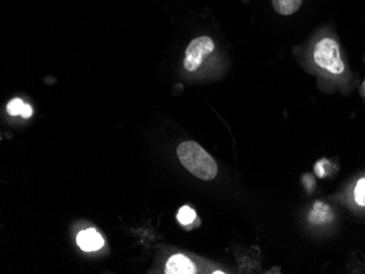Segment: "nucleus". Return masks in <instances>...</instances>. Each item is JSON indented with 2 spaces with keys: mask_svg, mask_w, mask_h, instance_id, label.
Here are the masks:
<instances>
[{
  "mask_svg": "<svg viewBox=\"0 0 365 274\" xmlns=\"http://www.w3.org/2000/svg\"><path fill=\"white\" fill-rule=\"evenodd\" d=\"M333 219L330 208L324 202H317L314 204L313 210L310 213V222L314 225L329 222Z\"/></svg>",
  "mask_w": 365,
  "mask_h": 274,
  "instance_id": "obj_6",
  "label": "nucleus"
},
{
  "mask_svg": "<svg viewBox=\"0 0 365 274\" xmlns=\"http://www.w3.org/2000/svg\"><path fill=\"white\" fill-rule=\"evenodd\" d=\"M313 58L316 65L334 75H340L346 68L340 55L339 45L331 37H324L315 45Z\"/></svg>",
  "mask_w": 365,
  "mask_h": 274,
  "instance_id": "obj_2",
  "label": "nucleus"
},
{
  "mask_svg": "<svg viewBox=\"0 0 365 274\" xmlns=\"http://www.w3.org/2000/svg\"><path fill=\"white\" fill-rule=\"evenodd\" d=\"M77 243L82 251H95L102 248L104 239L94 228H88L79 233Z\"/></svg>",
  "mask_w": 365,
  "mask_h": 274,
  "instance_id": "obj_4",
  "label": "nucleus"
},
{
  "mask_svg": "<svg viewBox=\"0 0 365 274\" xmlns=\"http://www.w3.org/2000/svg\"><path fill=\"white\" fill-rule=\"evenodd\" d=\"M214 274H223L225 273V272H221V271H216V272H214Z\"/></svg>",
  "mask_w": 365,
  "mask_h": 274,
  "instance_id": "obj_12",
  "label": "nucleus"
},
{
  "mask_svg": "<svg viewBox=\"0 0 365 274\" xmlns=\"http://www.w3.org/2000/svg\"><path fill=\"white\" fill-rule=\"evenodd\" d=\"M24 103L20 99H11L10 102L7 105V112L9 115L17 116L21 115L22 110H24Z\"/></svg>",
  "mask_w": 365,
  "mask_h": 274,
  "instance_id": "obj_10",
  "label": "nucleus"
},
{
  "mask_svg": "<svg viewBox=\"0 0 365 274\" xmlns=\"http://www.w3.org/2000/svg\"><path fill=\"white\" fill-rule=\"evenodd\" d=\"M214 50V41L209 37H200L193 39L185 52V59H184V67L186 70H197L204 61L205 58L208 57Z\"/></svg>",
  "mask_w": 365,
  "mask_h": 274,
  "instance_id": "obj_3",
  "label": "nucleus"
},
{
  "mask_svg": "<svg viewBox=\"0 0 365 274\" xmlns=\"http://www.w3.org/2000/svg\"><path fill=\"white\" fill-rule=\"evenodd\" d=\"M195 219L196 212L191 208L187 206L180 208L178 215V219L180 224L189 225L195 221Z\"/></svg>",
  "mask_w": 365,
  "mask_h": 274,
  "instance_id": "obj_8",
  "label": "nucleus"
},
{
  "mask_svg": "<svg viewBox=\"0 0 365 274\" xmlns=\"http://www.w3.org/2000/svg\"><path fill=\"white\" fill-rule=\"evenodd\" d=\"M32 108L30 106L29 104H24V110H22L21 116L24 118H29L31 117L32 115Z\"/></svg>",
  "mask_w": 365,
  "mask_h": 274,
  "instance_id": "obj_11",
  "label": "nucleus"
},
{
  "mask_svg": "<svg viewBox=\"0 0 365 274\" xmlns=\"http://www.w3.org/2000/svg\"><path fill=\"white\" fill-rule=\"evenodd\" d=\"M355 200L359 206H365V178H361L355 186Z\"/></svg>",
  "mask_w": 365,
  "mask_h": 274,
  "instance_id": "obj_9",
  "label": "nucleus"
},
{
  "mask_svg": "<svg viewBox=\"0 0 365 274\" xmlns=\"http://www.w3.org/2000/svg\"><path fill=\"white\" fill-rule=\"evenodd\" d=\"M165 273L194 274L196 273V266L187 257L178 253L167 260Z\"/></svg>",
  "mask_w": 365,
  "mask_h": 274,
  "instance_id": "obj_5",
  "label": "nucleus"
},
{
  "mask_svg": "<svg viewBox=\"0 0 365 274\" xmlns=\"http://www.w3.org/2000/svg\"><path fill=\"white\" fill-rule=\"evenodd\" d=\"M303 0H272L274 11L281 16H291L302 6Z\"/></svg>",
  "mask_w": 365,
  "mask_h": 274,
  "instance_id": "obj_7",
  "label": "nucleus"
},
{
  "mask_svg": "<svg viewBox=\"0 0 365 274\" xmlns=\"http://www.w3.org/2000/svg\"><path fill=\"white\" fill-rule=\"evenodd\" d=\"M178 157L182 166L199 179L208 182L217 176V163L197 142L180 144L178 148Z\"/></svg>",
  "mask_w": 365,
  "mask_h": 274,
  "instance_id": "obj_1",
  "label": "nucleus"
}]
</instances>
